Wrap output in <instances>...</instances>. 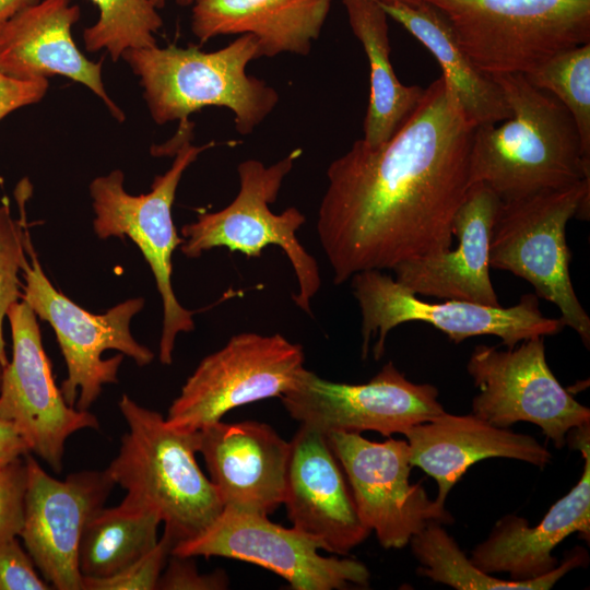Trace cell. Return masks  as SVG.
<instances>
[{"mask_svg":"<svg viewBox=\"0 0 590 590\" xmlns=\"http://www.w3.org/2000/svg\"><path fill=\"white\" fill-rule=\"evenodd\" d=\"M349 24L369 63V99L363 141L378 146L388 141L420 104L425 88L404 85L390 61L388 15L376 0H342Z\"/></svg>","mask_w":590,"mask_h":590,"instance_id":"obj_26","label":"cell"},{"mask_svg":"<svg viewBox=\"0 0 590 590\" xmlns=\"http://www.w3.org/2000/svg\"><path fill=\"white\" fill-rule=\"evenodd\" d=\"M332 0H194L191 31L201 44L222 35H253L261 57L307 56Z\"/></svg>","mask_w":590,"mask_h":590,"instance_id":"obj_24","label":"cell"},{"mask_svg":"<svg viewBox=\"0 0 590 590\" xmlns=\"http://www.w3.org/2000/svg\"><path fill=\"white\" fill-rule=\"evenodd\" d=\"M21 185L17 196L20 219L12 217L8 202L0 205V363L3 367L9 363L3 321L10 307L21 297L19 273L27 262L26 240L30 233L24 205L28 194L24 192L23 184Z\"/></svg>","mask_w":590,"mask_h":590,"instance_id":"obj_31","label":"cell"},{"mask_svg":"<svg viewBox=\"0 0 590 590\" xmlns=\"http://www.w3.org/2000/svg\"><path fill=\"white\" fill-rule=\"evenodd\" d=\"M2 371H3V366L0 363V387H1V380H2Z\"/></svg>","mask_w":590,"mask_h":590,"instance_id":"obj_41","label":"cell"},{"mask_svg":"<svg viewBox=\"0 0 590 590\" xmlns=\"http://www.w3.org/2000/svg\"><path fill=\"white\" fill-rule=\"evenodd\" d=\"M590 178L571 186L502 202L494 222L489 267L528 281L553 303L564 326L590 346V318L574 291L566 243L570 219H589Z\"/></svg>","mask_w":590,"mask_h":590,"instance_id":"obj_7","label":"cell"},{"mask_svg":"<svg viewBox=\"0 0 590 590\" xmlns=\"http://www.w3.org/2000/svg\"><path fill=\"white\" fill-rule=\"evenodd\" d=\"M500 205L488 186L473 182L452 222L457 247L397 264L394 280L416 295L500 306L489 276L491 237Z\"/></svg>","mask_w":590,"mask_h":590,"instance_id":"obj_20","label":"cell"},{"mask_svg":"<svg viewBox=\"0 0 590 590\" xmlns=\"http://www.w3.org/2000/svg\"><path fill=\"white\" fill-rule=\"evenodd\" d=\"M483 72L527 74L590 43V0H424Z\"/></svg>","mask_w":590,"mask_h":590,"instance_id":"obj_6","label":"cell"},{"mask_svg":"<svg viewBox=\"0 0 590 590\" xmlns=\"http://www.w3.org/2000/svg\"><path fill=\"white\" fill-rule=\"evenodd\" d=\"M50 585L38 576L35 564L16 538L0 541V590H47Z\"/></svg>","mask_w":590,"mask_h":590,"instance_id":"obj_34","label":"cell"},{"mask_svg":"<svg viewBox=\"0 0 590 590\" xmlns=\"http://www.w3.org/2000/svg\"><path fill=\"white\" fill-rule=\"evenodd\" d=\"M161 522L154 512L122 502L101 508L80 540L78 566L82 577H110L141 558L156 545Z\"/></svg>","mask_w":590,"mask_h":590,"instance_id":"obj_28","label":"cell"},{"mask_svg":"<svg viewBox=\"0 0 590 590\" xmlns=\"http://www.w3.org/2000/svg\"><path fill=\"white\" fill-rule=\"evenodd\" d=\"M283 504L292 527L320 541L326 552L346 555L371 533L326 434L306 425L290 441Z\"/></svg>","mask_w":590,"mask_h":590,"instance_id":"obj_18","label":"cell"},{"mask_svg":"<svg viewBox=\"0 0 590 590\" xmlns=\"http://www.w3.org/2000/svg\"><path fill=\"white\" fill-rule=\"evenodd\" d=\"M420 563L417 574L457 590H548L570 570L588 559L582 547H576L550 573L529 580L500 579L475 567L442 524L432 521L410 543Z\"/></svg>","mask_w":590,"mask_h":590,"instance_id":"obj_27","label":"cell"},{"mask_svg":"<svg viewBox=\"0 0 590 590\" xmlns=\"http://www.w3.org/2000/svg\"><path fill=\"white\" fill-rule=\"evenodd\" d=\"M99 10L97 22L83 31L87 51L106 49L113 61L127 49L156 46L154 34L163 20L152 0H91Z\"/></svg>","mask_w":590,"mask_h":590,"instance_id":"obj_29","label":"cell"},{"mask_svg":"<svg viewBox=\"0 0 590 590\" xmlns=\"http://www.w3.org/2000/svg\"><path fill=\"white\" fill-rule=\"evenodd\" d=\"M179 123L176 135L169 142L154 148V154H174L175 158L165 174L154 178L150 192L140 196L128 193L120 169L99 176L90 185L96 235L99 238H130L152 270L163 304L158 357L164 365L173 363L177 334L194 329L193 311L181 306L172 284V257L176 247L184 241L177 235L172 208L185 170L213 145H193V123L189 119Z\"/></svg>","mask_w":590,"mask_h":590,"instance_id":"obj_5","label":"cell"},{"mask_svg":"<svg viewBox=\"0 0 590 590\" xmlns=\"http://www.w3.org/2000/svg\"><path fill=\"white\" fill-rule=\"evenodd\" d=\"M12 359L3 367L0 418L12 423L37 455L57 473L67 439L85 428L98 429L97 417L70 406L57 388L33 309L22 299L8 310Z\"/></svg>","mask_w":590,"mask_h":590,"instance_id":"obj_16","label":"cell"},{"mask_svg":"<svg viewBox=\"0 0 590 590\" xmlns=\"http://www.w3.org/2000/svg\"><path fill=\"white\" fill-rule=\"evenodd\" d=\"M380 5L434 56L442 70L441 78L473 126L494 125L510 117L498 83L473 63L437 9L425 1L416 5Z\"/></svg>","mask_w":590,"mask_h":590,"instance_id":"obj_25","label":"cell"},{"mask_svg":"<svg viewBox=\"0 0 590 590\" xmlns=\"http://www.w3.org/2000/svg\"><path fill=\"white\" fill-rule=\"evenodd\" d=\"M24 459L27 489L20 536L49 585L58 590H83L78 566L80 540L115 483L106 470H83L57 480L30 452Z\"/></svg>","mask_w":590,"mask_h":590,"instance_id":"obj_17","label":"cell"},{"mask_svg":"<svg viewBox=\"0 0 590 590\" xmlns=\"http://www.w3.org/2000/svg\"><path fill=\"white\" fill-rule=\"evenodd\" d=\"M40 0H0V31L17 13Z\"/></svg>","mask_w":590,"mask_h":590,"instance_id":"obj_38","label":"cell"},{"mask_svg":"<svg viewBox=\"0 0 590 590\" xmlns=\"http://www.w3.org/2000/svg\"><path fill=\"white\" fill-rule=\"evenodd\" d=\"M48 80L22 81L0 71V120L10 113L42 101Z\"/></svg>","mask_w":590,"mask_h":590,"instance_id":"obj_36","label":"cell"},{"mask_svg":"<svg viewBox=\"0 0 590 590\" xmlns=\"http://www.w3.org/2000/svg\"><path fill=\"white\" fill-rule=\"evenodd\" d=\"M350 280L362 314L363 358L370 340L376 339L374 357L380 359L390 330L410 321L429 323L455 343L475 335H496L508 349L529 339L556 334L565 327L560 318L542 314L535 294L522 295L510 307L459 299L428 303L381 270L362 271Z\"/></svg>","mask_w":590,"mask_h":590,"instance_id":"obj_10","label":"cell"},{"mask_svg":"<svg viewBox=\"0 0 590 590\" xmlns=\"http://www.w3.org/2000/svg\"><path fill=\"white\" fill-rule=\"evenodd\" d=\"M573 448L585 459L578 483L533 527L517 515H506L472 551L470 560L486 574L506 573L509 579L541 577L557 565L553 550L573 533L590 535V436L578 437Z\"/></svg>","mask_w":590,"mask_h":590,"instance_id":"obj_22","label":"cell"},{"mask_svg":"<svg viewBox=\"0 0 590 590\" xmlns=\"http://www.w3.org/2000/svg\"><path fill=\"white\" fill-rule=\"evenodd\" d=\"M26 251L30 261L22 269L25 284L21 298L56 333L68 373L60 387L64 401L78 410H88L104 385L118 381L123 355L138 366L153 361L154 353L130 332L131 319L144 307V299L130 298L105 314L94 315L55 288L42 269L30 236Z\"/></svg>","mask_w":590,"mask_h":590,"instance_id":"obj_9","label":"cell"},{"mask_svg":"<svg viewBox=\"0 0 590 590\" xmlns=\"http://www.w3.org/2000/svg\"><path fill=\"white\" fill-rule=\"evenodd\" d=\"M467 369L479 393L471 414L508 428L518 422L538 425L557 449L569 430L590 424V410L556 379L546 363L544 337L498 350L479 344Z\"/></svg>","mask_w":590,"mask_h":590,"instance_id":"obj_12","label":"cell"},{"mask_svg":"<svg viewBox=\"0 0 590 590\" xmlns=\"http://www.w3.org/2000/svg\"><path fill=\"white\" fill-rule=\"evenodd\" d=\"M121 58L140 79L143 97L157 125L188 120L208 106L224 107L234 115L235 129L248 135L273 111L278 91L247 73L260 58L257 38L239 35L227 46L205 52L199 46L170 45L127 49Z\"/></svg>","mask_w":590,"mask_h":590,"instance_id":"obj_4","label":"cell"},{"mask_svg":"<svg viewBox=\"0 0 590 590\" xmlns=\"http://www.w3.org/2000/svg\"><path fill=\"white\" fill-rule=\"evenodd\" d=\"M380 3H402L408 5H416L424 0H376Z\"/></svg>","mask_w":590,"mask_h":590,"instance_id":"obj_40","label":"cell"},{"mask_svg":"<svg viewBox=\"0 0 590 590\" xmlns=\"http://www.w3.org/2000/svg\"><path fill=\"white\" fill-rule=\"evenodd\" d=\"M27 452L28 445L17 428L0 418V464L24 457Z\"/></svg>","mask_w":590,"mask_h":590,"instance_id":"obj_37","label":"cell"},{"mask_svg":"<svg viewBox=\"0 0 590 590\" xmlns=\"http://www.w3.org/2000/svg\"><path fill=\"white\" fill-rule=\"evenodd\" d=\"M328 444L350 485L357 514L385 548H402L432 521L453 522L445 505L429 499L422 483H410L413 468L404 439L382 442L361 433L330 432Z\"/></svg>","mask_w":590,"mask_h":590,"instance_id":"obj_14","label":"cell"},{"mask_svg":"<svg viewBox=\"0 0 590 590\" xmlns=\"http://www.w3.org/2000/svg\"><path fill=\"white\" fill-rule=\"evenodd\" d=\"M168 0H152L154 5L158 9L165 5ZM177 4L181 7L192 5L194 0H175Z\"/></svg>","mask_w":590,"mask_h":590,"instance_id":"obj_39","label":"cell"},{"mask_svg":"<svg viewBox=\"0 0 590 590\" xmlns=\"http://www.w3.org/2000/svg\"><path fill=\"white\" fill-rule=\"evenodd\" d=\"M281 399L300 425L323 434L371 430L391 437L445 412L435 386L408 380L392 362L356 385L326 380L305 368Z\"/></svg>","mask_w":590,"mask_h":590,"instance_id":"obj_15","label":"cell"},{"mask_svg":"<svg viewBox=\"0 0 590 590\" xmlns=\"http://www.w3.org/2000/svg\"><path fill=\"white\" fill-rule=\"evenodd\" d=\"M228 586L223 570L200 574L192 557L170 554L158 578L156 589L162 590H221Z\"/></svg>","mask_w":590,"mask_h":590,"instance_id":"obj_35","label":"cell"},{"mask_svg":"<svg viewBox=\"0 0 590 590\" xmlns=\"http://www.w3.org/2000/svg\"><path fill=\"white\" fill-rule=\"evenodd\" d=\"M492 76L511 115L475 127L472 184L483 182L502 202H509L590 178V154L568 110L523 74Z\"/></svg>","mask_w":590,"mask_h":590,"instance_id":"obj_2","label":"cell"},{"mask_svg":"<svg viewBox=\"0 0 590 590\" xmlns=\"http://www.w3.org/2000/svg\"><path fill=\"white\" fill-rule=\"evenodd\" d=\"M474 130L440 76L388 141L359 139L331 162L317 234L335 284L451 248Z\"/></svg>","mask_w":590,"mask_h":590,"instance_id":"obj_1","label":"cell"},{"mask_svg":"<svg viewBox=\"0 0 590 590\" xmlns=\"http://www.w3.org/2000/svg\"><path fill=\"white\" fill-rule=\"evenodd\" d=\"M70 1L40 0L13 16L0 31V71L22 81L69 78L88 87L123 121L125 114L104 87L103 60L87 59L72 38L81 11Z\"/></svg>","mask_w":590,"mask_h":590,"instance_id":"obj_21","label":"cell"},{"mask_svg":"<svg viewBox=\"0 0 590 590\" xmlns=\"http://www.w3.org/2000/svg\"><path fill=\"white\" fill-rule=\"evenodd\" d=\"M322 544L268 516L224 507L198 535L176 543L182 557L221 556L258 565L285 579L295 590H342L368 587L370 573L359 560L324 557Z\"/></svg>","mask_w":590,"mask_h":590,"instance_id":"obj_13","label":"cell"},{"mask_svg":"<svg viewBox=\"0 0 590 590\" xmlns=\"http://www.w3.org/2000/svg\"><path fill=\"white\" fill-rule=\"evenodd\" d=\"M119 409L129 429L106 471L127 492L122 503L157 515L175 544L198 535L224 508L196 460L199 430L176 429L127 394Z\"/></svg>","mask_w":590,"mask_h":590,"instance_id":"obj_3","label":"cell"},{"mask_svg":"<svg viewBox=\"0 0 590 590\" xmlns=\"http://www.w3.org/2000/svg\"><path fill=\"white\" fill-rule=\"evenodd\" d=\"M302 345L275 333L243 332L205 356L168 409L169 426L196 432L233 409L291 390L305 369Z\"/></svg>","mask_w":590,"mask_h":590,"instance_id":"obj_11","label":"cell"},{"mask_svg":"<svg viewBox=\"0 0 590 590\" xmlns=\"http://www.w3.org/2000/svg\"><path fill=\"white\" fill-rule=\"evenodd\" d=\"M299 154L300 150H294L270 166L253 158L240 162L237 196L225 208L201 213L194 222L184 225L180 249L188 258H198L215 247L259 257L264 247L279 246L297 280L298 292L293 300L304 312L310 314L311 299L321 286V278L316 259L297 238L306 217L295 206L279 214L270 209Z\"/></svg>","mask_w":590,"mask_h":590,"instance_id":"obj_8","label":"cell"},{"mask_svg":"<svg viewBox=\"0 0 590 590\" xmlns=\"http://www.w3.org/2000/svg\"><path fill=\"white\" fill-rule=\"evenodd\" d=\"M27 465L19 457L0 464V541L20 535L24 522Z\"/></svg>","mask_w":590,"mask_h":590,"instance_id":"obj_33","label":"cell"},{"mask_svg":"<svg viewBox=\"0 0 590 590\" xmlns=\"http://www.w3.org/2000/svg\"><path fill=\"white\" fill-rule=\"evenodd\" d=\"M175 545L164 531L156 545L116 575L106 578L82 577L83 590H153Z\"/></svg>","mask_w":590,"mask_h":590,"instance_id":"obj_32","label":"cell"},{"mask_svg":"<svg viewBox=\"0 0 590 590\" xmlns=\"http://www.w3.org/2000/svg\"><path fill=\"white\" fill-rule=\"evenodd\" d=\"M200 452L223 506L269 516L284 499L290 441L257 421L199 429Z\"/></svg>","mask_w":590,"mask_h":590,"instance_id":"obj_19","label":"cell"},{"mask_svg":"<svg viewBox=\"0 0 590 590\" xmlns=\"http://www.w3.org/2000/svg\"><path fill=\"white\" fill-rule=\"evenodd\" d=\"M523 75L568 110L590 154V43L562 50Z\"/></svg>","mask_w":590,"mask_h":590,"instance_id":"obj_30","label":"cell"},{"mask_svg":"<svg viewBox=\"0 0 590 590\" xmlns=\"http://www.w3.org/2000/svg\"><path fill=\"white\" fill-rule=\"evenodd\" d=\"M413 467L432 476L436 500L446 505L451 488L468 469L487 458L520 460L543 469L550 450L533 436L502 428L473 415H440L409 428L404 434Z\"/></svg>","mask_w":590,"mask_h":590,"instance_id":"obj_23","label":"cell"}]
</instances>
